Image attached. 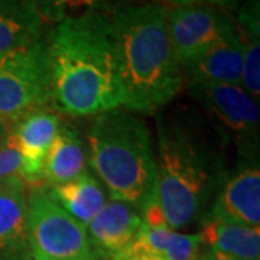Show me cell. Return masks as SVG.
<instances>
[{
    "mask_svg": "<svg viewBox=\"0 0 260 260\" xmlns=\"http://www.w3.org/2000/svg\"><path fill=\"white\" fill-rule=\"evenodd\" d=\"M229 146L195 107L179 104L158 113V201L169 229L201 223L232 169Z\"/></svg>",
    "mask_w": 260,
    "mask_h": 260,
    "instance_id": "1",
    "label": "cell"
},
{
    "mask_svg": "<svg viewBox=\"0 0 260 260\" xmlns=\"http://www.w3.org/2000/svg\"><path fill=\"white\" fill-rule=\"evenodd\" d=\"M243 39L237 26L229 30L215 45L194 64L184 68V80L188 83L242 84Z\"/></svg>",
    "mask_w": 260,
    "mask_h": 260,
    "instance_id": "13",
    "label": "cell"
},
{
    "mask_svg": "<svg viewBox=\"0 0 260 260\" xmlns=\"http://www.w3.org/2000/svg\"><path fill=\"white\" fill-rule=\"evenodd\" d=\"M30 260H51V259H42V257H32Z\"/></svg>",
    "mask_w": 260,
    "mask_h": 260,
    "instance_id": "27",
    "label": "cell"
},
{
    "mask_svg": "<svg viewBox=\"0 0 260 260\" xmlns=\"http://www.w3.org/2000/svg\"><path fill=\"white\" fill-rule=\"evenodd\" d=\"M169 6H184V5H203L211 6L223 12L232 13L233 10L239 8L242 0H167Z\"/></svg>",
    "mask_w": 260,
    "mask_h": 260,
    "instance_id": "23",
    "label": "cell"
},
{
    "mask_svg": "<svg viewBox=\"0 0 260 260\" xmlns=\"http://www.w3.org/2000/svg\"><path fill=\"white\" fill-rule=\"evenodd\" d=\"M204 249L200 234H184L167 224H142L136 239L124 250L158 260H195Z\"/></svg>",
    "mask_w": 260,
    "mask_h": 260,
    "instance_id": "16",
    "label": "cell"
},
{
    "mask_svg": "<svg viewBox=\"0 0 260 260\" xmlns=\"http://www.w3.org/2000/svg\"><path fill=\"white\" fill-rule=\"evenodd\" d=\"M85 143L88 165L110 198L140 214L159 203L153 140L140 114L119 107L93 116Z\"/></svg>",
    "mask_w": 260,
    "mask_h": 260,
    "instance_id": "4",
    "label": "cell"
},
{
    "mask_svg": "<svg viewBox=\"0 0 260 260\" xmlns=\"http://www.w3.org/2000/svg\"><path fill=\"white\" fill-rule=\"evenodd\" d=\"M47 189L67 213L71 214L85 227L100 213L109 200L103 184L90 171L84 172L74 181L61 185L47 186Z\"/></svg>",
    "mask_w": 260,
    "mask_h": 260,
    "instance_id": "18",
    "label": "cell"
},
{
    "mask_svg": "<svg viewBox=\"0 0 260 260\" xmlns=\"http://www.w3.org/2000/svg\"><path fill=\"white\" fill-rule=\"evenodd\" d=\"M152 2H153V3H155V2H158V0H152Z\"/></svg>",
    "mask_w": 260,
    "mask_h": 260,
    "instance_id": "28",
    "label": "cell"
},
{
    "mask_svg": "<svg viewBox=\"0 0 260 260\" xmlns=\"http://www.w3.org/2000/svg\"><path fill=\"white\" fill-rule=\"evenodd\" d=\"M28 185L13 178L0 184V260H30L26 232Z\"/></svg>",
    "mask_w": 260,
    "mask_h": 260,
    "instance_id": "12",
    "label": "cell"
},
{
    "mask_svg": "<svg viewBox=\"0 0 260 260\" xmlns=\"http://www.w3.org/2000/svg\"><path fill=\"white\" fill-rule=\"evenodd\" d=\"M44 22L55 25L65 19L78 18L87 13H109L127 5L126 0H34Z\"/></svg>",
    "mask_w": 260,
    "mask_h": 260,
    "instance_id": "19",
    "label": "cell"
},
{
    "mask_svg": "<svg viewBox=\"0 0 260 260\" xmlns=\"http://www.w3.org/2000/svg\"><path fill=\"white\" fill-rule=\"evenodd\" d=\"M110 20L121 107L140 116L156 114L185 87L168 32L167 8L127 3Z\"/></svg>",
    "mask_w": 260,
    "mask_h": 260,
    "instance_id": "3",
    "label": "cell"
},
{
    "mask_svg": "<svg viewBox=\"0 0 260 260\" xmlns=\"http://www.w3.org/2000/svg\"><path fill=\"white\" fill-rule=\"evenodd\" d=\"M198 110L227 142L237 146V155L259 152L260 107L240 85L211 83L185 84Z\"/></svg>",
    "mask_w": 260,
    "mask_h": 260,
    "instance_id": "7",
    "label": "cell"
},
{
    "mask_svg": "<svg viewBox=\"0 0 260 260\" xmlns=\"http://www.w3.org/2000/svg\"><path fill=\"white\" fill-rule=\"evenodd\" d=\"M51 100L45 35L26 47L0 55V117L16 120L29 110L51 106Z\"/></svg>",
    "mask_w": 260,
    "mask_h": 260,
    "instance_id": "6",
    "label": "cell"
},
{
    "mask_svg": "<svg viewBox=\"0 0 260 260\" xmlns=\"http://www.w3.org/2000/svg\"><path fill=\"white\" fill-rule=\"evenodd\" d=\"M26 232L32 257L94 260L85 225L67 213L45 185L28 188Z\"/></svg>",
    "mask_w": 260,
    "mask_h": 260,
    "instance_id": "5",
    "label": "cell"
},
{
    "mask_svg": "<svg viewBox=\"0 0 260 260\" xmlns=\"http://www.w3.org/2000/svg\"><path fill=\"white\" fill-rule=\"evenodd\" d=\"M26 162L13 136L0 143V184L19 178L25 179ZM25 182V181H23Z\"/></svg>",
    "mask_w": 260,
    "mask_h": 260,
    "instance_id": "21",
    "label": "cell"
},
{
    "mask_svg": "<svg viewBox=\"0 0 260 260\" xmlns=\"http://www.w3.org/2000/svg\"><path fill=\"white\" fill-rule=\"evenodd\" d=\"M167 26L182 70L236 26L232 13L203 5L167 8Z\"/></svg>",
    "mask_w": 260,
    "mask_h": 260,
    "instance_id": "8",
    "label": "cell"
},
{
    "mask_svg": "<svg viewBox=\"0 0 260 260\" xmlns=\"http://www.w3.org/2000/svg\"><path fill=\"white\" fill-rule=\"evenodd\" d=\"M259 5V0H244V3L239 8L237 18L234 19V22L240 34L260 37Z\"/></svg>",
    "mask_w": 260,
    "mask_h": 260,
    "instance_id": "22",
    "label": "cell"
},
{
    "mask_svg": "<svg viewBox=\"0 0 260 260\" xmlns=\"http://www.w3.org/2000/svg\"><path fill=\"white\" fill-rule=\"evenodd\" d=\"M61 116L54 107L45 106L29 110L13 123L12 136L26 162L23 181L28 186L44 184V164L64 121Z\"/></svg>",
    "mask_w": 260,
    "mask_h": 260,
    "instance_id": "10",
    "label": "cell"
},
{
    "mask_svg": "<svg viewBox=\"0 0 260 260\" xmlns=\"http://www.w3.org/2000/svg\"><path fill=\"white\" fill-rule=\"evenodd\" d=\"M47 29L34 0H0V55L41 39Z\"/></svg>",
    "mask_w": 260,
    "mask_h": 260,
    "instance_id": "17",
    "label": "cell"
},
{
    "mask_svg": "<svg viewBox=\"0 0 260 260\" xmlns=\"http://www.w3.org/2000/svg\"><path fill=\"white\" fill-rule=\"evenodd\" d=\"M201 239L218 260H260V229L205 217Z\"/></svg>",
    "mask_w": 260,
    "mask_h": 260,
    "instance_id": "15",
    "label": "cell"
},
{
    "mask_svg": "<svg viewBox=\"0 0 260 260\" xmlns=\"http://www.w3.org/2000/svg\"><path fill=\"white\" fill-rule=\"evenodd\" d=\"M195 260H218V259H217V256L214 254L213 251L210 250V249H207V247L204 246L203 251L200 253V256H198Z\"/></svg>",
    "mask_w": 260,
    "mask_h": 260,
    "instance_id": "26",
    "label": "cell"
},
{
    "mask_svg": "<svg viewBox=\"0 0 260 260\" xmlns=\"http://www.w3.org/2000/svg\"><path fill=\"white\" fill-rule=\"evenodd\" d=\"M142 224L143 217L136 208L109 198L85 227L94 260H112L121 253L136 239Z\"/></svg>",
    "mask_w": 260,
    "mask_h": 260,
    "instance_id": "11",
    "label": "cell"
},
{
    "mask_svg": "<svg viewBox=\"0 0 260 260\" xmlns=\"http://www.w3.org/2000/svg\"><path fill=\"white\" fill-rule=\"evenodd\" d=\"M88 171L87 143L78 127L62 121L44 164L45 186L61 185L74 181Z\"/></svg>",
    "mask_w": 260,
    "mask_h": 260,
    "instance_id": "14",
    "label": "cell"
},
{
    "mask_svg": "<svg viewBox=\"0 0 260 260\" xmlns=\"http://www.w3.org/2000/svg\"><path fill=\"white\" fill-rule=\"evenodd\" d=\"M13 123L15 120L0 117V143L8 140L12 136V130H13Z\"/></svg>",
    "mask_w": 260,
    "mask_h": 260,
    "instance_id": "24",
    "label": "cell"
},
{
    "mask_svg": "<svg viewBox=\"0 0 260 260\" xmlns=\"http://www.w3.org/2000/svg\"><path fill=\"white\" fill-rule=\"evenodd\" d=\"M243 39L242 84L253 99L260 97V37L240 34Z\"/></svg>",
    "mask_w": 260,
    "mask_h": 260,
    "instance_id": "20",
    "label": "cell"
},
{
    "mask_svg": "<svg viewBox=\"0 0 260 260\" xmlns=\"http://www.w3.org/2000/svg\"><path fill=\"white\" fill-rule=\"evenodd\" d=\"M51 106L68 117H93L121 107L109 13H87L49 25Z\"/></svg>",
    "mask_w": 260,
    "mask_h": 260,
    "instance_id": "2",
    "label": "cell"
},
{
    "mask_svg": "<svg viewBox=\"0 0 260 260\" xmlns=\"http://www.w3.org/2000/svg\"><path fill=\"white\" fill-rule=\"evenodd\" d=\"M112 260H158L150 257V256H145V254H136V253H130V251L123 250L119 253L117 256H114Z\"/></svg>",
    "mask_w": 260,
    "mask_h": 260,
    "instance_id": "25",
    "label": "cell"
},
{
    "mask_svg": "<svg viewBox=\"0 0 260 260\" xmlns=\"http://www.w3.org/2000/svg\"><path fill=\"white\" fill-rule=\"evenodd\" d=\"M205 217L260 227L259 152L237 155Z\"/></svg>",
    "mask_w": 260,
    "mask_h": 260,
    "instance_id": "9",
    "label": "cell"
}]
</instances>
